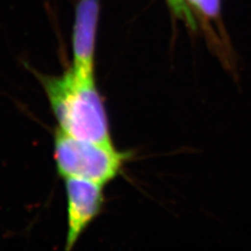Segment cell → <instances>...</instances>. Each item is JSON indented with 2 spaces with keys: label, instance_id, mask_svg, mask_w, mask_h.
<instances>
[{
  "label": "cell",
  "instance_id": "cell-5",
  "mask_svg": "<svg viewBox=\"0 0 251 251\" xmlns=\"http://www.w3.org/2000/svg\"><path fill=\"white\" fill-rule=\"evenodd\" d=\"M187 1H190L205 17L211 19L219 17L220 0H187ZM169 3L179 18L186 21L192 28L196 27L192 12L185 4V0H169Z\"/></svg>",
  "mask_w": 251,
  "mask_h": 251
},
{
  "label": "cell",
  "instance_id": "cell-1",
  "mask_svg": "<svg viewBox=\"0 0 251 251\" xmlns=\"http://www.w3.org/2000/svg\"><path fill=\"white\" fill-rule=\"evenodd\" d=\"M52 112L65 134L99 144H112L105 106L93 77L72 68L61 76L43 78Z\"/></svg>",
  "mask_w": 251,
  "mask_h": 251
},
{
  "label": "cell",
  "instance_id": "cell-2",
  "mask_svg": "<svg viewBox=\"0 0 251 251\" xmlns=\"http://www.w3.org/2000/svg\"><path fill=\"white\" fill-rule=\"evenodd\" d=\"M128 157L113 144L77 139L61 130L54 136V160L64 178H81L105 185L120 174Z\"/></svg>",
  "mask_w": 251,
  "mask_h": 251
},
{
  "label": "cell",
  "instance_id": "cell-4",
  "mask_svg": "<svg viewBox=\"0 0 251 251\" xmlns=\"http://www.w3.org/2000/svg\"><path fill=\"white\" fill-rule=\"evenodd\" d=\"M100 16V0H80L75 7L73 31V69L83 76H94V53Z\"/></svg>",
  "mask_w": 251,
  "mask_h": 251
},
{
  "label": "cell",
  "instance_id": "cell-3",
  "mask_svg": "<svg viewBox=\"0 0 251 251\" xmlns=\"http://www.w3.org/2000/svg\"><path fill=\"white\" fill-rule=\"evenodd\" d=\"M68 230L66 250H72L82 233L101 211L104 185L81 178H65Z\"/></svg>",
  "mask_w": 251,
  "mask_h": 251
}]
</instances>
